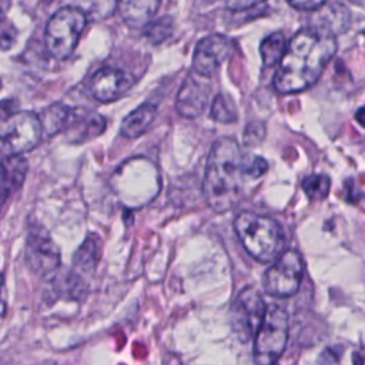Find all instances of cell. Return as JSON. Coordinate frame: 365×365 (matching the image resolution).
Listing matches in <instances>:
<instances>
[{
	"label": "cell",
	"mask_w": 365,
	"mask_h": 365,
	"mask_svg": "<svg viewBox=\"0 0 365 365\" xmlns=\"http://www.w3.org/2000/svg\"><path fill=\"white\" fill-rule=\"evenodd\" d=\"M336 51L335 36L324 29L308 26L298 30L287 44L274 76L279 93H298L311 87Z\"/></svg>",
	"instance_id": "1"
},
{
	"label": "cell",
	"mask_w": 365,
	"mask_h": 365,
	"mask_svg": "<svg viewBox=\"0 0 365 365\" xmlns=\"http://www.w3.org/2000/svg\"><path fill=\"white\" fill-rule=\"evenodd\" d=\"M245 155L232 137L214 141L205 165L202 194L208 207L215 212L231 210L241 198L245 175Z\"/></svg>",
	"instance_id": "2"
},
{
	"label": "cell",
	"mask_w": 365,
	"mask_h": 365,
	"mask_svg": "<svg viewBox=\"0 0 365 365\" xmlns=\"http://www.w3.org/2000/svg\"><path fill=\"white\" fill-rule=\"evenodd\" d=\"M234 231L245 251L259 262H275L284 254V230L271 217L241 211L234 220Z\"/></svg>",
	"instance_id": "3"
},
{
	"label": "cell",
	"mask_w": 365,
	"mask_h": 365,
	"mask_svg": "<svg viewBox=\"0 0 365 365\" xmlns=\"http://www.w3.org/2000/svg\"><path fill=\"white\" fill-rule=\"evenodd\" d=\"M160 187L158 171L145 158H130L113 175V190L128 207H141L150 202Z\"/></svg>",
	"instance_id": "4"
},
{
	"label": "cell",
	"mask_w": 365,
	"mask_h": 365,
	"mask_svg": "<svg viewBox=\"0 0 365 365\" xmlns=\"http://www.w3.org/2000/svg\"><path fill=\"white\" fill-rule=\"evenodd\" d=\"M87 14L77 6H63L54 11L46 23L44 43L47 51L58 60H64L74 51L86 27Z\"/></svg>",
	"instance_id": "5"
},
{
	"label": "cell",
	"mask_w": 365,
	"mask_h": 365,
	"mask_svg": "<svg viewBox=\"0 0 365 365\" xmlns=\"http://www.w3.org/2000/svg\"><path fill=\"white\" fill-rule=\"evenodd\" d=\"M288 341V314L277 304L267 307V314L254 338V364L275 365Z\"/></svg>",
	"instance_id": "6"
},
{
	"label": "cell",
	"mask_w": 365,
	"mask_h": 365,
	"mask_svg": "<svg viewBox=\"0 0 365 365\" xmlns=\"http://www.w3.org/2000/svg\"><path fill=\"white\" fill-rule=\"evenodd\" d=\"M40 117L31 111L13 113L1 124V148L7 155H21L33 150L43 137Z\"/></svg>",
	"instance_id": "7"
},
{
	"label": "cell",
	"mask_w": 365,
	"mask_h": 365,
	"mask_svg": "<svg viewBox=\"0 0 365 365\" xmlns=\"http://www.w3.org/2000/svg\"><path fill=\"white\" fill-rule=\"evenodd\" d=\"M265 314L267 307L261 294L252 287H245L240 291L231 305V328L242 342H247L251 338H255Z\"/></svg>",
	"instance_id": "8"
},
{
	"label": "cell",
	"mask_w": 365,
	"mask_h": 365,
	"mask_svg": "<svg viewBox=\"0 0 365 365\" xmlns=\"http://www.w3.org/2000/svg\"><path fill=\"white\" fill-rule=\"evenodd\" d=\"M304 262L298 251L288 250L272 262L264 275V289L278 298L294 295L301 284Z\"/></svg>",
	"instance_id": "9"
},
{
	"label": "cell",
	"mask_w": 365,
	"mask_h": 365,
	"mask_svg": "<svg viewBox=\"0 0 365 365\" xmlns=\"http://www.w3.org/2000/svg\"><path fill=\"white\" fill-rule=\"evenodd\" d=\"M24 261L37 275L47 277L60 265V250L48 231L41 225H31L24 245Z\"/></svg>",
	"instance_id": "10"
},
{
	"label": "cell",
	"mask_w": 365,
	"mask_h": 365,
	"mask_svg": "<svg viewBox=\"0 0 365 365\" xmlns=\"http://www.w3.org/2000/svg\"><path fill=\"white\" fill-rule=\"evenodd\" d=\"M234 43L224 34H210L201 38L192 54V71L211 77L217 68L232 54Z\"/></svg>",
	"instance_id": "11"
},
{
	"label": "cell",
	"mask_w": 365,
	"mask_h": 365,
	"mask_svg": "<svg viewBox=\"0 0 365 365\" xmlns=\"http://www.w3.org/2000/svg\"><path fill=\"white\" fill-rule=\"evenodd\" d=\"M134 83V76L125 70L101 67L90 78V91L97 101L111 103L125 96Z\"/></svg>",
	"instance_id": "12"
},
{
	"label": "cell",
	"mask_w": 365,
	"mask_h": 365,
	"mask_svg": "<svg viewBox=\"0 0 365 365\" xmlns=\"http://www.w3.org/2000/svg\"><path fill=\"white\" fill-rule=\"evenodd\" d=\"M211 93V81L208 77H202L194 71H191L185 80L182 81L177 97H175V108L177 111L187 118L198 117L210 98Z\"/></svg>",
	"instance_id": "13"
},
{
	"label": "cell",
	"mask_w": 365,
	"mask_h": 365,
	"mask_svg": "<svg viewBox=\"0 0 365 365\" xmlns=\"http://www.w3.org/2000/svg\"><path fill=\"white\" fill-rule=\"evenodd\" d=\"M29 164L21 155H7L1 161V202L7 200L14 191H17L26 178Z\"/></svg>",
	"instance_id": "14"
},
{
	"label": "cell",
	"mask_w": 365,
	"mask_h": 365,
	"mask_svg": "<svg viewBox=\"0 0 365 365\" xmlns=\"http://www.w3.org/2000/svg\"><path fill=\"white\" fill-rule=\"evenodd\" d=\"M106 128V120L97 113H83L76 110L71 123L66 133L70 131V137H74V143H83L100 135Z\"/></svg>",
	"instance_id": "15"
},
{
	"label": "cell",
	"mask_w": 365,
	"mask_h": 365,
	"mask_svg": "<svg viewBox=\"0 0 365 365\" xmlns=\"http://www.w3.org/2000/svg\"><path fill=\"white\" fill-rule=\"evenodd\" d=\"M157 113V107L153 103H143L135 110H133L127 117L123 118L120 125L121 135L127 138H135L144 134L151 125Z\"/></svg>",
	"instance_id": "16"
},
{
	"label": "cell",
	"mask_w": 365,
	"mask_h": 365,
	"mask_svg": "<svg viewBox=\"0 0 365 365\" xmlns=\"http://www.w3.org/2000/svg\"><path fill=\"white\" fill-rule=\"evenodd\" d=\"M74 114V108L66 106L63 103H53L38 115L43 127V134L51 137L57 133H66L71 118Z\"/></svg>",
	"instance_id": "17"
},
{
	"label": "cell",
	"mask_w": 365,
	"mask_h": 365,
	"mask_svg": "<svg viewBox=\"0 0 365 365\" xmlns=\"http://www.w3.org/2000/svg\"><path fill=\"white\" fill-rule=\"evenodd\" d=\"M311 26L324 29L334 36L345 30L349 24V13L339 3H325L321 9L317 10V17Z\"/></svg>",
	"instance_id": "18"
},
{
	"label": "cell",
	"mask_w": 365,
	"mask_h": 365,
	"mask_svg": "<svg viewBox=\"0 0 365 365\" xmlns=\"http://www.w3.org/2000/svg\"><path fill=\"white\" fill-rule=\"evenodd\" d=\"M160 7L158 1H121L117 3L118 13L121 19L130 27L147 26L150 19L154 16L157 9Z\"/></svg>",
	"instance_id": "19"
},
{
	"label": "cell",
	"mask_w": 365,
	"mask_h": 365,
	"mask_svg": "<svg viewBox=\"0 0 365 365\" xmlns=\"http://www.w3.org/2000/svg\"><path fill=\"white\" fill-rule=\"evenodd\" d=\"M100 254H101L100 237L96 234L87 235L83 244L74 252V257H73L74 268L80 272H91L100 259Z\"/></svg>",
	"instance_id": "20"
},
{
	"label": "cell",
	"mask_w": 365,
	"mask_h": 365,
	"mask_svg": "<svg viewBox=\"0 0 365 365\" xmlns=\"http://www.w3.org/2000/svg\"><path fill=\"white\" fill-rule=\"evenodd\" d=\"M287 50L285 36L281 31H275L262 38L259 46V54L265 67L275 66L284 57Z\"/></svg>",
	"instance_id": "21"
},
{
	"label": "cell",
	"mask_w": 365,
	"mask_h": 365,
	"mask_svg": "<svg viewBox=\"0 0 365 365\" xmlns=\"http://www.w3.org/2000/svg\"><path fill=\"white\" fill-rule=\"evenodd\" d=\"M210 115L218 123H232L237 120V110L232 100L225 94H217L212 100Z\"/></svg>",
	"instance_id": "22"
},
{
	"label": "cell",
	"mask_w": 365,
	"mask_h": 365,
	"mask_svg": "<svg viewBox=\"0 0 365 365\" xmlns=\"http://www.w3.org/2000/svg\"><path fill=\"white\" fill-rule=\"evenodd\" d=\"M331 180L325 174H309L302 181V190L311 200H322L328 195Z\"/></svg>",
	"instance_id": "23"
},
{
	"label": "cell",
	"mask_w": 365,
	"mask_h": 365,
	"mask_svg": "<svg viewBox=\"0 0 365 365\" xmlns=\"http://www.w3.org/2000/svg\"><path fill=\"white\" fill-rule=\"evenodd\" d=\"M171 33H173V20L165 16L154 21H150L144 27L143 34L150 43L158 44V43H163L165 38H168Z\"/></svg>",
	"instance_id": "24"
},
{
	"label": "cell",
	"mask_w": 365,
	"mask_h": 365,
	"mask_svg": "<svg viewBox=\"0 0 365 365\" xmlns=\"http://www.w3.org/2000/svg\"><path fill=\"white\" fill-rule=\"evenodd\" d=\"M245 175L248 178H259L268 168V163L259 155H247L244 160Z\"/></svg>",
	"instance_id": "25"
},
{
	"label": "cell",
	"mask_w": 365,
	"mask_h": 365,
	"mask_svg": "<svg viewBox=\"0 0 365 365\" xmlns=\"http://www.w3.org/2000/svg\"><path fill=\"white\" fill-rule=\"evenodd\" d=\"M325 4V1H289V6L302 11H317Z\"/></svg>",
	"instance_id": "26"
},
{
	"label": "cell",
	"mask_w": 365,
	"mask_h": 365,
	"mask_svg": "<svg viewBox=\"0 0 365 365\" xmlns=\"http://www.w3.org/2000/svg\"><path fill=\"white\" fill-rule=\"evenodd\" d=\"M16 30L13 26H9V29H6V24H3V29H1V46H3V50H7L16 40Z\"/></svg>",
	"instance_id": "27"
},
{
	"label": "cell",
	"mask_w": 365,
	"mask_h": 365,
	"mask_svg": "<svg viewBox=\"0 0 365 365\" xmlns=\"http://www.w3.org/2000/svg\"><path fill=\"white\" fill-rule=\"evenodd\" d=\"M261 1H232V3H228L227 4V9L231 11V13H241L244 11L245 9H252L255 6H258Z\"/></svg>",
	"instance_id": "28"
},
{
	"label": "cell",
	"mask_w": 365,
	"mask_h": 365,
	"mask_svg": "<svg viewBox=\"0 0 365 365\" xmlns=\"http://www.w3.org/2000/svg\"><path fill=\"white\" fill-rule=\"evenodd\" d=\"M355 120H356L362 127H365V106L359 107V108L355 111Z\"/></svg>",
	"instance_id": "29"
},
{
	"label": "cell",
	"mask_w": 365,
	"mask_h": 365,
	"mask_svg": "<svg viewBox=\"0 0 365 365\" xmlns=\"http://www.w3.org/2000/svg\"><path fill=\"white\" fill-rule=\"evenodd\" d=\"M362 364H364L362 356H361L358 352H355V354H354V365H362Z\"/></svg>",
	"instance_id": "30"
},
{
	"label": "cell",
	"mask_w": 365,
	"mask_h": 365,
	"mask_svg": "<svg viewBox=\"0 0 365 365\" xmlns=\"http://www.w3.org/2000/svg\"><path fill=\"white\" fill-rule=\"evenodd\" d=\"M275 365H277V364H275Z\"/></svg>",
	"instance_id": "31"
}]
</instances>
